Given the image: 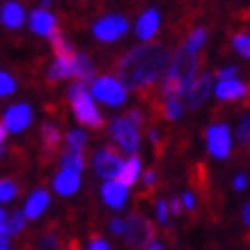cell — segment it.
Masks as SVG:
<instances>
[{"label":"cell","mask_w":250,"mask_h":250,"mask_svg":"<svg viewBox=\"0 0 250 250\" xmlns=\"http://www.w3.org/2000/svg\"><path fill=\"white\" fill-rule=\"evenodd\" d=\"M67 99H69V104H71V108H74V115H76L78 124L90 126V129H104L106 120L99 113V108L94 104V99H92L90 90H87V85L81 83V81L69 85Z\"/></svg>","instance_id":"7a4b0ae2"},{"label":"cell","mask_w":250,"mask_h":250,"mask_svg":"<svg viewBox=\"0 0 250 250\" xmlns=\"http://www.w3.org/2000/svg\"><path fill=\"white\" fill-rule=\"evenodd\" d=\"M167 209H170V216H179V213L184 211V209H182V202H179V197L167 200Z\"/></svg>","instance_id":"ab89813d"},{"label":"cell","mask_w":250,"mask_h":250,"mask_svg":"<svg viewBox=\"0 0 250 250\" xmlns=\"http://www.w3.org/2000/svg\"><path fill=\"white\" fill-rule=\"evenodd\" d=\"M60 166L62 170H71V172H83L87 167V161H85V152H64L60 156Z\"/></svg>","instance_id":"7402d4cb"},{"label":"cell","mask_w":250,"mask_h":250,"mask_svg":"<svg viewBox=\"0 0 250 250\" xmlns=\"http://www.w3.org/2000/svg\"><path fill=\"white\" fill-rule=\"evenodd\" d=\"M110 138L115 140V145L120 147L124 154H133L140 149V129L129 120V117H115L110 122Z\"/></svg>","instance_id":"5b68a950"},{"label":"cell","mask_w":250,"mask_h":250,"mask_svg":"<svg viewBox=\"0 0 250 250\" xmlns=\"http://www.w3.org/2000/svg\"><path fill=\"white\" fill-rule=\"evenodd\" d=\"M207 149L213 159H228L229 152H232V133H229V126L223 124V122H216L207 129Z\"/></svg>","instance_id":"ba28073f"},{"label":"cell","mask_w":250,"mask_h":250,"mask_svg":"<svg viewBox=\"0 0 250 250\" xmlns=\"http://www.w3.org/2000/svg\"><path fill=\"white\" fill-rule=\"evenodd\" d=\"M19 195V186L12 179H0V202H12Z\"/></svg>","instance_id":"f546056e"},{"label":"cell","mask_w":250,"mask_h":250,"mask_svg":"<svg viewBox=\"0 0 250 250\" xmlns=\"http://www.w3.org/2000/svg\"><path fill=\"white\" fill-rule=\"evenodd\" d=\"M67 250H76V243H71V246H69Z\"/></svg>","instance_id":"7dc6e473"},{"label":"cell","mask_w":250,"mask_h":250,"mask_svg":"<svg viewBox=\"0 0 250 250\" xmlns=\"http://www.w3.org/2000/svg\"><path fill=\"white\" fill-rule=\"evenodd\" d=\"M179 202H182V209H186V211H195L197 209V200H195V193H193V190H184V195L179 197Z\"/></svg>","instance_id":"e575fe53"},{"label":"cell","mask_w":250,"mask_h":250,"mask_svg":"<svg viewBox=\"0 0 250 250\" xmlns=\"http://www.w3.org/2000/svg\"><path fill=\"white\" fill-rule=\"evenodd\" d=\"M53 188H55V193L62 197L76 195L78 188H81V174L71 172V170H60V172L53 177Z\"/></svg>","instance_id":"5bb4252c"},{"label":"cell","mask_w":250,"mask_h":250,"mask_svg":"<svg viewBox=\"0 0 250 250\" xmlns=\"http://www.w3.org/2000/svg\"><path fill=\"white\" fill-rule=\"evenodd\" d=\"M122 163H124V159H122L120 152H117L115 147H110V145H106V147L97 149V152H94V156H92L94 172H97L104 182L117 179V174H120V170H122Z\"/></svg>","instance_id":"52a82bcc"},{"label":"cell","mask_w":250,"mask_h":250,"mask_svg":"<svg viewBox=\"0 0 250 250\" xmlns=\"http://www.w3.org/2000/svg\"><path fill=\"white\" fill-rule=\"evenodd\" d=\"M48 205H51V195H48V190L37 188V190H32L30 197L25 200L21 213L25 216V220H37L39 216L48 209Z\"/></svg>","instance_id":"4fadbf2b"},{"label":"cell","mask_w":250,"mask_h":250,"mask_svg":"<svg viewBox=\"0 0 250 250\" xmlns=\"http://www.w3.org/2000/svg\"><path fill=\"white\" fill-rule=\"evenodd\" d=\"M5 218H7V213L2 211V207H0V223H2V220H5Z\"/></svg>","instance_id":"bcb514c9"},{"label":"cell","mask_w":250,"mask_h":250,"mask_svg":"<svg viewBox=\"0 0 250 250\" xmlns=\"http://www.w3.org/2000/svg\"><path fill=\"white\" fill-rule=\"evenodd\" d=\"M101 200H104V205L110 207V209H122V207L126 205V200H129V188L126 186H122L117 179H110L101 186Z\"/></svg>","instance_id":"7c38bea8"},{"label":"cell","mask_w":250,"mask_h":250,"mask_svg":"<svg viewBox=\"0 0 250 250\" xmlns=\"http://www.w3.org/2000/svg\"><path fill=\"white\" fill-rule=\"evenodd\" d=\"M156 223L159 225H167L170 223V209H167L166 200H156Z\"/></svg>","instance_id":"836d02e7"},{"label":"cell","mask_w":250,"mask_h":250,"mask_svg":"<svg viewBox=\"0 0 250 250\" xmlns=\"http://www.w3.org/2000/svg\"><path fill=\"white\" fill-rule=\"evenodd\" d=\"M16 90V81L12 78V74L0 71V97H9Z\"/></svg>","instance_id":"1f68e13d"},{"label":"cell","mask_w":250,"mask_h":250,"mask_svg":"<svg viewBox=\"0 0 250 250\" xmlns=\"http://www.w3.org/2000/svg\"><path fill=\"white\" fill-rule=\"evenodd\" d=\"M46 78H48V83H58L64 78H76V55L74 58H55Z\"/></svg>","instance_id":"e0dca14e"},{"label":"cell","mask_w":250,"mask_h":250,"mask_svg":"<svg viewBox=\"0 0 250 250\" xmlns=\"http://www.w3.org/2000/svg\"><path fill=\"white\" fill-rule=\"evenodd\" d=\"M129 30V21L120 14H110L99 19L94 25H92V32L99 42H117L120 37H124Z\"/></svg>","instance_id":"9c48e42d"},{"label":"cell","mask_w":250,"mask_h":250,"mask_svg":"<svg viewBox=\"0 0 250 250\" xmlns=\"http://www.w3.org/2000/svg\"><path fill=\"white\" fill-rule=\"evenodd\" d=\"M241 218H243V225L250 229V202L243 205V211H241Z\"/></svg>","instance_id":"7bdbcfd3"},{"label":"cell","mask_w":250,"mask_h":250,"mask_svg":"<svg viewBox=\"0 0 250 250\" xmlns=\"http://www.w3.org/2000/svg\"><path fill=\"white\" fill-rule=\"evenodd\" d=\"M159 25H161V14L159 9H145L140 19L136 23V32L138 37L143 39V42H149V39L159 32Z\"/></svg>","instance_id":"9a60e30c"},{"label":"cell","mask_w":250,"mask_h":250,"mask_svg":"<svg viewBox=\"0 0 250 250\" xmlns=\"http://www.w3.org/2000/svg\"><path fill=\"white\" fill-rule=\"evenodd\" d=\"M30 28L35 35H42V37H48L51 32L58 28V19H55L46 7L35 9L30 14Z\"/></svg>","instance_id":"2e32d148"},{"label":"cell","mask_w":250,"mask_h":250,"mask_svg":"<svg viewBox=\"0 0 250 250\" xmlns=\"http://www.w3.org/2000/svg\"><path fill=\"white\" fill-rule=\"evenodd\" d=\"M42 143H44V147L48 149V152H55V149L60 147V143H62L60 129H58L55 124H51V122L42 124Z\"/></svg>","instance_id":"cb8c5ba5"},{"label":"cell","mask_w":250,"mask_h":250,"mask_svg":"<svg viewBox=\"0 0 250 250\" xmlns=\"http://www.w3.org/2000/svg\"><path fill=\"white\" fill-rule=\"evenodd\" d=\"M37 250H60V243H58V236L53 232H46V234L39 236L37 241Z\"/></svg>","instance_id":"d6a6232c"},{"label":"cell","mask_w":250,"mask_h":250,"mask_svg":"<svg viewBox=\"0 0 250 250\" xmlns=\"http://www.w3.org/2000/svg\"><path fill=\"white\" fill-rule=\"evenodd\" d=\"M126 220V229H124V243L129 246V248L133 250H143L147 243L154 241V225L152 220L147 218V216H143V213L133 211Z\"/></svg>","instance_id":"277c9868"},{"label":"cell","mask_w":250,"mask_h":250,"mask_svg":"<svg viewBox=\"0 0 250 250\" xmlns=\"http://www.w3.org/2000/svg\"><path fill=\"white\" fill-rule=\"evenodd\" d=\"M202 62L205 60H202L195 51H190L186 46H179L177 53H174V58H172V64H170V74H167V76L179 83L182 92H186L188 85L193 83L195 74L200 71V67H202Z\"/></svg>","instance_id":"3957f363"},{"label":"cell","mask_w":250,"mask_h":250,"mask_svg":"<svg viewBox=\"0 0 250 250\" xmlns=\"http://www.w3.org/2000/svg\"><path fill=\"white\" fill-rule=\"evenodd\" d=\"M5 138H7V131H5V126H2V122H0V145L5 143Z\"/></svg>","instance_id":"f6af8a7d"},{"label":"cell","mask_w":250,"mask_h":250,"mask_svg":"<svg viewBox=\"0 0 250 250\" xmlns=\"http://www.w3.org/2000/svg\"><path fill=\"white\" fill-rule=\"evenodd\" d=\"M42 5H51V0H42Z\"/></svg>","instance_id":"c3c4849f"},{"label":"cell","mask_w":250,"mask_h":250,"mask_svg":"<svg viewBox=\"0 0 250 250\" xmlns=\"http://www.w3.org/2000/svg\"><path fill=\"white\" fill-rule=\"evenodd\" d=\"M232 186H234V190H246V188H248V174H246V172H239L234 177Z\"/></svg>","instance_id":"74e56055"},{"label":"cell","mask_w":250,"mask_h":250,"mask_svg":"<svg viewBox=\"0 0 250 250\" xmlns=\"http://www.w3.org/2000/svg\"><path fill=\"white\" fill-rule=\"evenodd\" d=\"M159 108H161V115H163L166 120H170V122H177L184 115V101H182V97L163 99Z\"/></svg>","instance_id":"603a6c76"},{"label":"cell","mask_w":250,"mask_h":250,"mask_svg":"<svg viewBox=\"0 0 250 250\" xmlns=\"http://www.w3.org/2000/svg\"><path fill=\"white\" fill-rule=\"evenodd\" d=\"M140 174H143V161H140V156H129V159L122 163V170L120 174H117V182L122 184V186H126V188H131L133 184L140 179Z\"/></svg>","instance_id":"ac0fdd59"},{"label":"cell","mask_w":250,"mask_h":250,"mask_svg":"<svg viewBox=\"0 0 250 250\" xmlns=\"http://www.w3.org/2000/svg\"><path fill=\"white\" fill-rule=\"evenodd\" d=\"M236 74H239V69L236 67H225V69H220L218 71V78L220 81H229V78H234Z\"/></svg>","instance_id":"60d3db41"},{"label":"cell","mask_w":250,"mask_h":250,"mask_svg":"<svg viewBox=\"0 0 250 250\" xmlns=\"http://www.w3.org/2000/svg\"><path fill=\"white\" fill-rule=\"evenodd\" d=\"M64 143H67L69 152H85V145H87V133L81 129H71L64 136Z\"/></svg>","instance_id":"484cf974"},{"label":"cell","mask_w":250,"mask_h":250,"mask_svg":"<svg viewBox=\"0 0 250 250\" xmlns=\"http://www.w3.org/2000/svg\"><path fill=\"white\" fill-rule=\"evenodd\" d=\"M143 250H167V246L163 241H156V239H154L152 243H147V246H145Z\"/></svg>","instance_id":"ee69618b"},{"label":"cell","mask_w":250,"mask_h":250,"mask_svg":"<svg viewBox=\"0 0 250 250\" xmlns=\"http://www.w3.org/2000/svg\"><path fill=\"white\" fill-rule=\"evenodd\" d=\"M170 64V48L166 44H156V42H147L136 48H131L129 53L115 64V74L122 85H129L131 90L147 94L152 92L154 83L161 78Z\"/></svg>","instance_id":"6da1fadb"},{"label":"cell","mask_w":250,"mask_h":250,"mask_svg":"<svg viewBox=\"0 0 250 250\" xmlns=\"http://www.w3.org/2000/svg\"><path fill=\"white\" fill-rule=\"evenodd\" d=\"M76 78L81 83H87L94 78V64L85 53H76Z\"/></svg>","instance_id":"d4e9b609"},{"label":"cell","mask_w":250,"mask_h":250,"mask_svg":"<svg viewBox=\"0 0 250 250\" xmlns=\"http://www.w3.org/2000/svg\"><path fill=\"white\" fill-rule=\"evenodd\" d=\"M94 99H99L101 104H106V106H122L124 101H126V87L117 81L115 76H101L94 81L92 85V92H90Z\"/></svg>","instance_id":"8992f818"},{"label":"cell","mask_w":250,"mask_h":250,"mask_svg":"<svg viewBox=\"0 0 250 250\" xmlns=\"http://www.w3.org/2000/svg\"><path fill=\"white\" fill-rule=\"evenodd\" d=\"M85 250H113L110 248V243L106 239H101V236H92L90 241H87V248Z\"/></svg>","instance_id":"8d00e7d4"},{"label":"cell","mask_w":250,"mask_h":250,"mask_svg":"<svg viewBox=\"0 0 250 250\" xmlns=\"http://www.w3.org/2000/svg\"><path fill=\"white\" fill-rule=\"evenodd\" d=\"M0 21H2V25H5V28L16 30V28H21L23 21H25V12H23V7L19 5V2L7 0V2L0 7Z\"/></svg>","instance_id":"ffe728a7"},{"label":"cell","mask_w":250,"mask_h":250,"mask_svg":"<svg viewBox=\"0 0 250 250\" xmlns=\"http://www.w3.org/2000/svg\"><path fill=\"white\" fill-rule=\"evenodd\" d=\"M2 152H5V149H2V145H0V156H2Z\"/></svg>","instance_id":"f907efd6"},{"label":"cell","mask_w":250,"mask_h":250,"mask_svg":"<svg viewBox=\"0 0 250 250\" xmlns=\"http://www.w3.org/2000/svg\"><path fill=\"white\" fill-rule=\"evenodd\" d=\"M0 250H9V246H0Z\"/></svg>","instance_id":"681fc988"},{"label":"cell","mask_w":250,"mask_h":250,"mask_svg":"<svg viewBox=\"0 0 250 250\" xmlns=\"http://www.w3.org/2000/svg\"><path fill=\"white\" fill-rule=\"evenodd\" d=\"M232 46H234V51H239L243 58L250 60V35L248 32H236L234 37H232Z\"/></svg>","instance_id":"f1b7e54d"},{"label":"cell","mask_w":250,"mask_h":250,"mask_svg":"<svg viewBox=\"0 0 250 250\" xmlns=\"http://www.w3.org/2000/svg\"><path fill=\"white\" fill-rule=\"evenodd\" d=\"M108 229H110V234L122 236L124 234V229H126V220L120 218V216H115V218L108 220Z\"/></svg>","instance_id":"d590c367"},{"label":"cell","mask_w":250,"mask_h":250,"mask_svg":"<svg viewBox=\"0 0 250 250\" xmlns=\"http://www.w3.org/2000/svg\"><path fill=\"white\" fill-rule=\"evenodd\" d=\"M9 229H7V225H5V220L0 223V246H7L9 243Z\"/></svg>","instance_id":"b9f144b4"},{"label":"cell","mask_w":250,"mask_h":250,"mask_svg":"<svg viewBox=\"0 0 250 250\" xmlns=\"http://www.w3.org/2000/svg\"><path fill=\"white\" fill-rule=\"evenodd\" d=\"M30 122H32V108L28 104H16V106L5 110L2 126L9 133H21V131H25L30 126Z\"/></svg>","instance_id":"30bf717a"},{"label":"cell","mask_w":250,"mask_h":250,"mask_svg":"<svg viewBox=\"0 0 250 250\" xmlns=\"http://www.w3.org/2000/svg\"><path fill=\"white\" fill-rule=\"evenodd\" d=\"M216 97H218V101H239V99L248 97V87L243 83H239V81H218V85H216Z\"/></svg>","instance_id":"d6986e66"},{"label":"cell","mask_w":250,"mask_h":250,"mask_svg":"<svg viewBox=\"0 0 250 250\" xmlns=\"http://www.w3.org/2000/svg\"><path fill=\"white\" fill-rule=\"evenodd\" d=\"M48 39H51V48H53V53L58 55V58H74V55H76L74 46H71L67 39H64V35H62L58 28H55V30L48 35Z\"/></svg>","instance_id":"44dd1931"},{"label":"cell","mask_w":250,"mask_h":250,"mask_svg":"<svg viewBox=\"0 0 250 250\" xmlns=\"http://www.w3.org/2000/svg\"><path fill=\"white\" fill-rule=\"evenodd\" d=\"M25 216H23L21 211H14V213H9L7 218H5V225H7V229H9V234L14 236V234H21L23 229H25Z\"/></svg>","instance_id":"4316f807"},{"label":"cell","mask_w":250,"mask_h":250,"mask_svg":"<svg viewBox=\"0 0 250 250\" xmlns=\"http://www.w3.org/2000/svg\"><path fill=\"white\" fill-rule=\"evenodd\" d=\"M205 42H207V30H205V28H195V30L188 35V39H186V44H184V46L197 53V51L205 46Z\"/></svg>","instance_id":"83f0119b"},{"label":"cell","mask_w":250,"mask_h":250,"mask_svg":"<svg viewBox=\"0 0 250 250\" xmlns=\"http://www.w3.org/2000/svg\"><path fill=\"white\" fill-rule=\"evenodd\" d=\"M140 177H143L145 188H154V186H156V172H154V170H147V172H143Z\"/></svg>","instance_id":"f35d334b"},{"label":"cell","mask_w":250,"mask_h":250,"mask_svg":"<svg viewBox=\"0 0 250 250\" xmlns=\"http://www.w3.org/2000/svg\"><path fill=\"white\" fill-rule=\"evenodd\" d=\"M209 92H211V74H202V76L193 78V83L188 85V90L184 92V94H186V104H188L190 110H195V108L202 106L207 101V97H209Z\"/></svg>","instance_id":"8fae6325"},{"label":"cell","mask_w":250,"mask_h":250,"mask_svg":"<svg viewBox=\"0 0 250 250\" xmlns=\"http://www.w3.org/2000/svg\"><path fill=\"white\" fill-rule=\"evenodd\" d=\"M236 138L243 147H250V115H243L239 120V129H236Z\"/></svg>","instance_id":"4dcf8cb0"}]
</instances>
